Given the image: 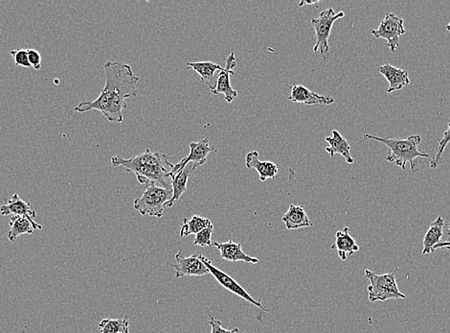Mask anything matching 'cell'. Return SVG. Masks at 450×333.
<instances>
[{
    "instance_id": "6da1fadb",
    "label": "cell",
    "mask_w": 450,
    "mask_h": 333,
    "mask_svg": "<svg viewBox=\"0 0 450 333\" xmlns=\"http://www.w3.org/2000/svg\"><path fill=\"white\" fill-rule=\"evenodd\" d=\"M106 85L102 93L94 101H83L75 108V112L86 113L98 111L103 117L112 123L124 122L123 110L127 108L126 100L137 95L139 77L133 73L132 66L120 61H106L104 66Z\"/></svg>"
},
{
    "instance_id": "7a4b0ae2",
    "label": "cell",
    "mask_w": 450,
    "mask_h": 333,
    "mask_svg": "<svg viewBox=\"0 0 450 333\" xmlns=\"http://www.w3.org/2000/svg\"><path fill=\"white\" fill-rule=\"evenodd\" d=\"M111 165L115 167H125L127 171L135 173L141 184L153 182L173 191L172 184L167 180L170 172L167 166L172 169L174 164L170 162L169 158L162 153H153L147 149L144 153L136 155L130 159L113 156L111 158Z\"/></svg>"
},
{
    "instance_id": "3957f363",
    "label": "cell",
    "mask_w": 450,
    "mask_h": 333,
    "mask_svg": "<svg viewBox=\"0 0 450 333\" xmlns=\"http://www.w3.org/2000/svg\"><path fill=\"white\" fill-rule=\"evenodd\" d=\"M377 140L387 145L389 148L387 160L391 164H395L400 167L402 170L407 169V164H410V169L413 173H416L417 169V158H427L429 159L430 155L427 153L419 151V145L422 142V137L420 135H410L407 139H391V137H380L377 135L369 134L363 135V140Z\"/></svg>"
},
{
    "instance_id": "277c9868",
    "label": "cell",
    "mask_w": 450,
    "mask_h": 333,
    "mask_svg": "<svg viewBox=\"0 0 450 333\" xmlns=\"http://www.w3.org/2000/svg\"><path fill=\"white\" fill-rule=\"evenodd\" d=\"M399 265L395 266L392 272L378 274L365 269V276L370 280V285L368 286L370 302H385L387 300H397V298H405L407 296L400 292L398 288L397 280H395V273H397Z\"/></svg>"
},
{
    "instance_id": "5b68a950",
    "label": "cell",
    "mask_w": 450,
    "mask_h": 333,
    "mask_svg": "<svg viewBox=\"0 0 450 333\" xmlns=\"http://www.w3.org/2000/svg\"><path fill=\"white\" fill-rule=\"evenodd\" d=\"M172 197L173 191L158 186L157 184H153V182H150L148 184L146 191L143 192L142 196L135 200L133 207L142 216L160 218L164 214V204Z\"/></svg>"
},
{
    "instance_id": "8992f818",
    "label": "cell",
    "mask_w": 450,
    "mask_h": 333,
    "mask_svg": "<svg viewBox=\"0 0 450 333\" xmlns=\"http://www.w3.org/2000/svg\"><path fill=\"white\" fill-rule=\"evenodd\" d=\"M344 17V12L335 14L333 8H329L321 12L317 19H311V26L315 29L316 35V44L313 46V53H317L319 51L324 61H327L329 55H330L329 39H330L333 23L338 19H343Z\"/></svg>"
},
{
    "instance_id": "52a82bcc",
    "label": "cell",
    "mask_w": 450,
    "mask_h": 333,
    "mask_svg": "<svg viewBox=\"0 0 450 333\" xmlns=\"http://www.w3.org/2000/svg\"><path fill=\"white\" fill-rule=\"evenodd\" d=\"M404 23V19L399 18L397 15L387 13L380 21L378 28L372 29L371 34L377 39H385L390 50L395 53L400 46V37L407 33Z\"/></svg>"
},
{
    "instance_id": "ba28073f",
    "label": "cell",
    "mask_w": 450,
    "mask_h": 333,
    "mask_svg": "<svg viewBox=\"0 0 450 333\" xmlns=\"http://www.w3.org/2000/svg\"><path fill=\"white\" fill-rule=\"evenodd\" d=\"M202 263H204V265L206 266L207 269L209 270V273L212 274L213 277L215 278V280L217 281L222 286L230 291V292L233 293L244 298L246 302L252 303V305H255L256 307L262 308V310H266V312H269L268 310L264 307V305H262V303L260 301L255 300L251 294L239 283H237L231 276H229L228 274L224 273V271H222L221 269L217 268L216 266L213 265L211 261L202 255L200 258Z\"/></svg>"
},
{
    "instance_id": "9c48e42d",
    "label": "cell",
    "mask_w": 450,
    "mask_h": 333,
    "mask_svg": "<svg viewBox=\"0 0 450 333\" xmlns=\"http://www.w3.org/2000/svg\"><path fill=\"white\" fill-rule=\"evenodd\" d=\"M200 258H202V254H193L191 256L186 258L182 255V251H179V253L175 255L177 263L170 264L172 267L175 269V278H182L185 276L202 277V276L209 274L208 269L204 265Z\"/></svg>"
},
{
    "instance_id": "30bf717a",
    "label": "cell",
    "mask_w": 450,
    "mask_h": 333,
    "mask_svg": "<svg viewBox=\"0 0 450 333\" xmlns=\"http://www.w3.org/2000/svg\"><path fill=\"white\" fill-rule=\"evenodd\" d=\"M217 150L216 148L212 147L210 145L209 140L204 139L199 140L197 142H191L190 143V153L187 157H185L184 159L180 160L179 164H174V167L170 170L169 178L173 176V175L177 174V172L180 171L184 169L185 166L190 162L193 164H197L199 166H202L206 164L207 156L211 152H217Z\"/></svg>"
},
{
    "instance_id": "8fae6325",
    "label": "cell",
    "mask_w": 450,
    "mask_h": 333,
    "mask_svg": "<svg viewBox=\"0 0 450 333\" xmlns=\"http://www.w3.org/2000/svg\"><path fill=\"white\" fill-rule=\"evenodd\" d=\"M236 57L235 53H230V55L226 59V66L219 71L217 75V86L215 90L212 91L213 95H224L225 100L227 103H232L237 97H238V91L233 90L231 83H230V77L234 74V68H236Z\"/></svg>"
},
{
    "instance_id": "7c38bea8",
    "label": "cell",
    "mask_w": 450,
    "mask_h": 333,
    "mask_svg": "<svg viewBox=\"0 0 450 333\" xmlns=\"http://www.w3.org/2000/svg\"><path fill=\"white\" fill-rule=\"evenodd\" d=\"M0 214L2 216H8L13 214L14 216L26 217L33 224L35 231L43 229L41 224L35 222L34 218L37 216V212L31 209L30 204L26 203L19 196V194L14 193L11 199L3 206L0 207Z\"/></svg>"
},
{
    "instance_id": "4fadbf2b",
    "label": "cell",
    "mask_w": 450,
    "mask_h": 333,
    "mask_svg": "<svg viewBox=\"0 0 450 333\" xmlns=\"http://www.w3.org/2000/svg\"><path fill=\"white\" fill-rule=\"evenodd\" d=\"M291 88V95H289L288 99L294 103L311 106L331 105L335 103V98L331 96L318 95L304 86L293 84Z\"/></svg>"
},
{
    "instance_id": "5bb4252c",
    "label": "cell",
    "mask_w": 450,
    "mask_h": 333,
    "mask_svg": "<svg viewBox=\"0 0 450 333\" xmlns=\"http://www.w3.org/2000/svg\"><path fill=\"white\" fill-rule=\"evenodd\" d=\"M197 167H199V165L190 162L177 174L170 177V181H172L170 184H172L173 187V197L164 204V208H173L179 201L182 194L186 192L189 177L191 176Z\"/></svg>"
},
{
    "instance_id": "9a60e30c",
    "label": "cell",
    "mask_w": 450,
    "mask_h": 333,
    "mask_svg": "<svg viewBox=\"0 0 450 333\" xmlns=\"http://www.w3.org/2000/svg\"><path fill=\"white\" fill-rule=\"evenodd\" d=\"M211 246L216 247L219 251L222 260L232 261V263L244 261V263L252 264L259 263L258 258L246 255L242 250V242L235 243L233 240H229L228 242L225 243L212 242Z\"/></svg>"
},
{
    "instance_id": "2e32d148",
    "label": "cell",
    "mask_w": 450,
    "mask_h": 333,
    "mask_svg": "<svg viewBox=\"0 0 450 333\" xmlns=\"http://www.w3.org/2000/svg\"><path fill=\"white\" fill-rule=\"evenodd\" d=\"M246 165L247 169H255L258 172L262 182H266L268 179H275L280 169L278 165L269 160L261 162L257 151H251L246 155Z\"/></svg>"
},
{
    "instance_id": "e0dca14e",
    "label": "cell",
    "mask_w": 450,
    "mask_h": 333,
    "mask_svg": "<svg viewBox=\"0 0 450 333\" xmlns=\"http://www.w3.org/2000/svg\"><path fill=\"white\" fill-rule=\"evenodd\" d=\"M378 73L382 74L389 83V88H387V93L402 90L405 86L409 85L410 79L407 70L395 68L390 64H384L378 68Z\"/></svg>"
},
{
    "instance_id": "ac0fdd59",
    "label": "cell",
    "mask_w": 450,
    "mask_h": 333,
    "mask_svg": "<svg viewBox=\"0 0 450 333\" xmlns=\"http://www.w3.org/2000/svg\"><path fill=\"white\" fill-rule=\"evenodd\" d=\"M187 66H189V68H191L192 70H194L195 73L199 74L200 80L211 91H214L217 86V78L215 77V74L217 71L219 73L224 68L221 66L217 65V64L213 63V61H189V63H187Z\"/></svg>"
},
{
    "instance_id": "d6986e66",
    "label": "cell",
    "mask_w": 450,
    "mask_h": 333,
    "mask_svg": "<svg viewBox=\"0 0 450 333\" xmlns=\"http://www.w3.org/2000/svg\"><path fill=\"white\" fill-rule=\"evenodd\" d=\"M331 249L338 251V256L343 261L347 260L349 256H353L360 251V247L355 242V238L349 234L348 227L336 233L335 242L333 244Z\"/></svg>"
},
{
    "instance_id": "ffe728a7",
    "label": "cell",
    "mask_w": 450,
    "mask_h": 333,
    "mask_svg": "<svg viewBox=\"0 0 450 333\" xmlns=\"http://www.w3.org/2000/svg\"><path fill=\"white\" fill-rule=\"evenodd\" d=\"M325 140L330 145V146L326 148V152L329 153L331 158L335 157V154H340L341 156L345 158L346 162L349 164H352L355 162V160H353V158L350 154V143L348 142V140L338 131L333 130L331 137H326Z\"/></svg>"
},
{
    "instance_id": "44dd1931",
    "label": "cell",
    "mask_w": 450,
    "mask_h": 333,
    "mask_svg": "<svg viewBox=\"0 0 450 333\" xmlns=\"http://www.w3.org/2000/svg\"><path fill=\"white\" fill-rule=\"evenodd\" d=\"M282 221L285 223L286 228L288 231L313 227V222L309 218L303 207L293 204L289 206L288 211L283 216Z\"/></svg>"
},
{
    "instance_id": "7402d4cb",
    "label": "cell",
    "mask_w": 450,
    "mask_h": 333,
    "mask_svg": "<svg viewBox=\"0 0 450 333\" xmlns=\"http://www.w3.org/2000/svg\"><path fill=\"white\" fill-rule=\"evenodd\" d=\"M444 222L442 216H438L436 220L432 222L431 226L425 234L424 241H422V245H424L422 255L433 253L434 247L441 242L442 234H444Z\"/></svg>"
},
{
    "instance_id": "603a6c76",
    "label": "cell",
    "mask_w": 450,
    "mask_h": 333,
    "mask_svg": "<svg viewBox=\"0 0 450 333\" xmlns=\"http://www.w3.org/2000/svg\"><path fill=\"white\" fill-rule=\"evenodd\" d=\"M34 231L33 224L26 217L13 216L10 220V231L7 238L11 242H16L19 236L34 234Z\"/></svg>"
},
{
    "instance_id": "cb8c5ba5",
    "label": "cell",
    "mask_w": 450,
    "mask_h": 333,
    "mask_svg": "<svg viewBox=\"0 0 450 333\" xmlns=\"http://www.w3.org/2000/svg\"><path fill=\"white\" fill-rule=\"evenodd\" d=\"M211 225L212 222L210 219L199 216H193L190 219L185 218L180 229V238L199 234L200 231Z\"/></svg>"
},
{
    "instance_id": "d4e9b609",
    "label": "cell",
    "mask_w": 450,
    "mask_h": 333,
    "mask_svg": "<svg viewBox=\"0 0 450 333\" xmlns=\"http://www.w3.org/2000/svg\"><path fill=\"white\" fill-rule=\"evenodd\" d=\"M130 323L128 317L124 319H104L98 327L101 333H126L128 332Z\"/></svg>"
},
{
    "instance_id": "484cf974",
    "label": "cell",
    "mask_w": 450,
    "mask_h": 333,
    "mask_svg": "<svg viewBox=\"0 0 450 333\" xmlns=\"http://www.w3.org/2000/svg\"><path fill=\"white\" fill-rule=\"evenodd\" d=\"M450 142V122L449 123V127L446 132L442 135V139L439 140V144H438V150L436 154L431 162H430V167L432 169H437L440 164H442V154H444V149L447 146Z\"/></svg>"
},
{
    "instance_id": "4316f807",
    "label": "cell",
    "mask_w": 450,
    "mask_h": 333,
    "mask_svg": "<svg viewBox=\"0 0 450 333\" xmlns=\"http://www.w3.org/2000/svg\"><path fill=\"white\" fill-rule=\"evenodd\" d=\"M214 233V226L202 229L199 234H195L194 244L195 246L207 247L212 245V234Z\"/></svg>"
},
{
    "instance_id": "83f0119b",
    "label": "cell",
    "mask_w": 450,
    "mask_h": 333,
    "mask_svg": "<svg viewBox=\"0 0 450 333\" xmlns=\"http://www.w3.org/2000/svg\"><path fill=\"white\" fill-rule=\"evenodd\" d=\"M10 54L13 56L14 65L23 66V68H31L28 59V49H16V50L10 51Z\"/></svg>"
},
{
    "instance_id": "f1b7e54d",
    "label": "cell",
    "mask_w": 450,
    "mask_h": 333,
    "mask_svg": "<svg viewBox=\"0 0 450 333\" xmlns=\"http://www.w3.org/2000/svg\"><path fill=\"white\" fill-rule=\"evenodd\" d=\"M209 325H211V333H246L242 332L238 327H235L233 330L224 329L221 321L217 320L211 315H209Z\"/></svg>"
},
{
    "instance_id": "f546056e",
    "label": "cell",
    "mask_w": 450,
    "mask_h": 333,
    "mask_svg": "<svg viewBox=\"0 0 450 333\" xmlns=\"http://www.w3.org/2000/svg\"><path fill=\"white\" fill-rule=\"evenodd\" d=\"M29 63L34 70H39L41 68V55L35 49H28Z\"/></svg>"
},
{
    "instance_id": "4dcf8cb0",
    "label": "cell",
    "mask_w": 450,
    "mask_h": 333,
    "mask_svg": "<svg viewBox=\"0 0 450 333\" xmlns=\"http://www.w3.org/2000/svg\"><path fill=\"white\" fill-rule=\"evenodd\" d=\"M437 249H447V250L450 251V241L438 243L437 245L434 247L433 250H437Z\"/></svg>"
},
{
    "instance_id": "1f68e13d",
    "label": "cell",
    "mask_w": 450,
    "mask_h": 333,
    "mask_svg": "<svg viewBox=\"0 0 450 333\" xmlns=\"http://www.w3.org/2000/svg\"><path fill=\"white\" fill-rule=\"evenodd\" d=\"M318 1H301L300 3H299V7L304 6V5L308 4V5H311V4H316L317 3Z\"/></svg>"
},
{
    "instance_id": "d6a6232c",
    "label": "cell",
    "mask_w": 450,
    "mask_h": 333,
    "mask_svg": "<svg viewBox=\"0 0 450 333\" xmlns=\"http://www.w3.org/2000/svg\"><path fill=\"white\" fill-rule=\"evenodd\" d=\"M444 229H446L447 236H450V223L447 224V225L444 226Z\"/></svg>"
},
{
    "instance_id": "836d02e7",
    "label": "cell",
    "mask_w": 450,
    "mask_h": 333,
    "mask_svg": "<svg viewBox=\"0 0 450 333\" xmlns=\"http://www.w3.org/2000/svg\"><path fill=\"white\" fill-rule=\"evenodd\" d=\"M447 30L449 31V33H450V22H449V23L447 24Z\"/></svg>"
},
{
    "instance_id": "e575fe53",
    "label": "cell",
    "mask_w": 450,
    "mask_h": 333,
    "mask_svg": "<svg viewBox=\"0 0 450 333\" xmlns=\"http://www.w3.org/2000/svg\"><path fill=\"white\" fill-rule=\"evenodd\" d=\"M1 30H2V26H0V31H1Z\"/></svg>"
},
{
    "instance_id": "d590c367",
    "label": "cell",
    "mask_w": 450,
    "mask_h": 333,
    "mask_svg": "<svg viewBox=\"0 0 450 333\" xmlns=\"http://www.w3.org/2000/svg\"><path fill=\"white\" fill-rule=\"evenodd\" d=\"M126 333H130V332H126Z\"/></svg>"
}]
</instances>
